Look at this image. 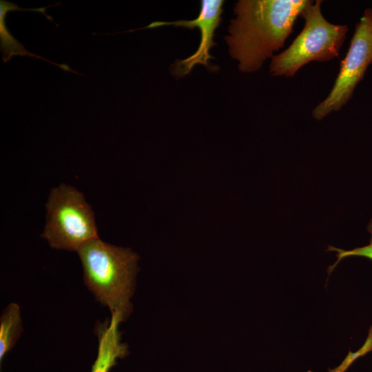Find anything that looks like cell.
Here are the masks:
<instances>
[{
	"label": "cell",
	"mask_w": 372,
	"mask_h": 372,
	"mask_svg": "<svg viewBox=\"0 0 372 372\" xmlns=\"http://www.w3.org/2000/svg\"><path fill=\"white\" fill-rule=\"evenodd\" d=\"M83 281L96 300L107 307L121 322L131 314V298L138 271V255L130 248L91 240L77 251Z\"/></svg>",
	"instance_id": "cell-2"
},
{
	"label": "cell",
	"mask_w": 372,
	"mask_h": 372,
	"mask_svg": "<svg viewBox=\"0 0 372 372\" xmlns=\"http://www.w3.org/2000/svg\"><path fill=\"white\" fill-rule=\"evenodd\" d=\"M372 64V9L366 8L351 39L349 50L340 62L335 83L326 99L314 107L312 116L322 120L339 111L351 98L353 91Z\"/></svg>",
	"instance_id": "cell-5"
},
{
	"label": "cell",
	"mask_w": 372,
	"mask_h": 372,
	"mask_svg": "<svg viewBox=\"0 0 372 372\" xmlns=\"http://www.w3.org/2000/svg\"><path fill=\"white\" fill-rule=\"evenodd\" d=\"M362 355H363V352L360 349L355 353H349L341 364L333 369H331L329 372H344L354 360Z\"/></svg>",
	"instance_id": "cell-11"
},
{
	"label": "cell",
	"mask_w": 372,
	"mask_h": 372,
	"mask_svg": "<svg viewBox=\"0 0 372 372\" xmlns=\"http://www.w3.org/2000/svg\"><path fill=\"white\" fill-rule=\"evenodd\" d=\"M310 0H239L236 17L230 21L225 39L238 70L252 73L260 70L282 48L293 32L297 18Z\"/></svg>",
	"instance_id": "cell-1"
},
{
	"label": "cell",
	"mask_w": 372,
	"mask_h": 372,
	"mask_svg": "<svg viewBox=\"0 0 372 372\" xmlns=\"http://www.w3.org/2000/svg\"><path fill=\"white\" fill-rule=\"evenodd\" d=\"M23 331L19 306L8 304L0 317V362L14 346Z\"/></svg>",
	"instance_id": "cell-9"
},
{
	"label": "cell",
	"mask_w": 372,
	"mask_h": 372,
	"mask_svg": "<svg viewBox=\"0 0 372 372\" xmlns=\"http://www.w3.org/2000/svg\"><path fill=\"white\" fill-rule=\"evenodd\" d=\"M121 322L111 316L109 322L96 325L94 332L98 338V351L91 372H110L117 364V359L129 354L128 346L121 342V333L118 330Z\"/></svg>",
	"instance_id": "cell-7"
},
{
	"label": "cell",
	"mask_w": 372,
	"mask_h": 372,
	"mask_svg": "<svg viewBox=\"0 0 372 372\" xmlns=\"http://www.w3.org/2000/svg\"><path fill=\"white\" fill-rule=\"evenodd\" d=\"M368 231L371 234V238L369 243L367 245L364 247L355 248L351 250H343L341 249L335 248L333 247H329V249L335 251L337 252L338 260L331 267V269H333V267L343 258L351 256H360L364 257L370 259L372 260V220L368 225L367 227Z\"/></svg>",
	"instance_id": "cell-10"
},
{
	"label": "cell",
	"mask_w": 372,
	"mask_h": 372,
	"mask_svg": "<svg viewBox=\"0 0 372 372\" xmlns=\"http://www.w3.org/2000/svg\"><path fill=\"white\" fill-rule=\"evenodd\" d=\"M11 11L10 8V1L1 0L0 1V40H1V52L2 53V59L4 63L10 61L12 56H29L39 59H42L52 65L59 67L65 71H70L73 73L83 75L82 74L73 70L70 67L65 63L58 64L50 61L42 56L34 54L28 51L23 45L18 41L8 31L6 23L5 17L6 14Z\"/></svg>",
	"instance_id": "cell-8"
},
{
	"label": "cell",
	"mask_w": 372,
	"mask_h": 372,
	"mask_svg": "<svg viewBox=\"0 0 372 372\" xmlns=\"http://www.w3.org/2000/svg\"><path fill=\"white\" fill-rule=\"evenodd\" d=\"M45 207L46 224L41 237L51 247L77 252L99 238L92 208L76 188L65 184L52 188Z\"/></svg>",
	"instance_id": "cell-4"
},
{
	"label": "cell",
	"mask_w": 372,
	"mask_h": 372,
	"mask_svg": "<svg viewBox=\"0 0 372 372\" xmlns=\"http://www.w3.org/2000/svg\"><path fill=\"white\" fill-rule=\"evenodd\" d=\"M322 2L310 1L304 8L300 14L304 28L285 50L271 57V76L293 77L311 61L325 62L339 56L348 27L328 22L321 12Z\"/></svg>",
	"instance_id": "cell-3"
},
{
	"label": "cell",
	"mask_w": 372,
	"mask_h": 372,
	"mask_svg": "<svg viewBox=\"0 0 372 372\" xmlns=\"http://www.w3.org/2000/svg\"><path fill=\"white\" fill-rule=\"evenodd\" d=\"M223 3V0H203L200 1L198 16L194 19L169 22L154 21L146 27L130 30L125 31V32L165 25L184 27L190 29L198 28L200 32V42L196 51L187 58L177 60L173 64V74L176 76L182 77L189 74L193 68L198 64L209 68V61L212 59L209 50L216 45L214 41V32L221 21Z\"/></svg>",
	"instance_id": "cell-6"
}]
</instances>
